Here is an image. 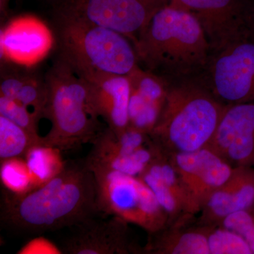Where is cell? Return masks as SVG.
<instances>
[{"instance_id":"cell-20","label":"cell","mask_w":254,"mask_h":254,"mask_svg":"<svg viewBox=\"0 0 254 254\" xmlns=\"http://www.w3.org/2000/svg\"><path fill=\"white\" fill-rule=\"evenodd\" d=\"M43 137L35 136L0 115V160L1 163L26 156L31 148L42 146Z\"/></svg>"},{"instance_id":"cell-23","label":"cell","mask_w":254,"mask_h":254,"mask_svg":"<svg viewBox=\"0 0 254 254\" xmlns=\"http://www.w3.org/2000/svg\"><path fill=\"white\" fill-rule=\"evenodd\" d=\"M220 225L243 237L254 254V207L229 215Z\"/></svg>"},{"instance_id":"cell-7","label":"cell","mask_w":254,"mask_h":254,"mask_svg":"<svg viewBox=\"0 0 254 254\" xmlns=\"http://www.w3.org/2000/svg\"><path fill=\"white\" fill-rule=\"evenodd\" d=\"M226 105L254 102V33L211 55L198 76Z\"/></svg>"},{"instance_id":"cell-13","label":"cell","mask_w":254,"mask_h":254,"mask_svg":"<svg viewBox=\"0 0 254 254\" xmlns=\"http://www.w3.org/2000/svg\"><path fill=\"white\" fill-rule=\"evenodd\" d=\"M208 146L232 166L254 169V102L229 105Z\"/></svg>"},{"instance_id":"cell-1","label":"cell","mask_w":254,"mask_h":254,"mask_svg":"<svg viewBox=\"0 0 254 254\" xmlns=\"http://www.w3.org/2000/svg\"><path fill=\"white\" fill-rule=\"evenodd\" d=\"M98 213L96 181L86 159L64 164L35 190L4 188L1 193L0 222L15 235L34 236L68 229Z\"/></svg>"},{"instance_id":"cell-9","label":"cell","mask_w":254,"mask_h":254,"mask_svg":"<svg viewBox=\"0 0 254 254\" xmlns=\"http://www.w3.org/2000/svg\"><path fill=\"white\" fill-rule=\"evenodd\" d=\"M168 4L169 0H66L54 9L118 31L134 44L153 15Z\"/></svg>"},{"instance_id":"cell-15","label":"cell","mask_w":254,"mask_h":254,"mask_svg":"<svg viewBox=\"0 0 254 254\" xmlns=\"http://www.w3.org/2000/svg\"><path fill=\"white\" fill-rule=\"evenodd\" d=\"M254 207V169L235 167L231 176L210 195L198 225H220L229 215Z\"/></svg>"},{"instance_id":"cell-22","label":"cell","mask_w":254,"mask_h":254,"mask_svg":"<svg viewBox=\"0 0 254 254\" xmlns=\"http://www.w3.org/2000/svg\"><path fill=\"white\" fill-rule=\"evenodd\" d=\"M0 115L7 118L33 136H40L38 131L39 118L19 102L0 96Z\"/></svg>"},{"instance_id":"cell-18","label":"cell","mask_w":254,"mask_h":254,"mask_svg":"<svg viewBox=\"0 0 254 254\" xmlns=\"http://www.w3.org/2000/svg\"><path fill=\"white\" fill-rule=\"evenodd\" d=\"M0 96L24 105L41 120L46 117L48 100L46 78L6 65L1 70Z\"/></svg>"},{"instance_id":"cell-26","label":"cell","mask_w":254,"mask_h":254,"mask_svg":"<svg viewBox=\"0 0 254 254\" xmlns=\"http://www.w3.org/2000/svg\"></svg>"},{"instance_id":"cell-5","label":"cell","mask_w":254,"mask_h":254,"mask_svg":"<svg viewBox=\"0 0 254 254\" xmlns=\"http://www.w3.org/2000/svg\"><path fill=\"white\" fill-rule=\"evenodd\" d=\"M48 91L46 117L51 128L42 146L63 151L92 143L105 128L90 109L86 81L58 58L46 76Z\"/></svg>"},{"instance_id":"cell-25","label":"cell","mask_w":254,"mask_h":254,"mask_svg":"<svg viewBox=\"0 0 254 254\" xmlns=\"http://www.w3.org/2000/svg\"><path fill=\"white\" fill-rule=\"evenodd\" d=\"M47 1L53 5V7L56 8L60 4H63V2H64L66 0H47Z\"/></svg>"},{"instance_id":"cell-4","label":"cell","mask_w":254,"mask_h":254,"mask_svg":"<svg viewBox=\"0 0 254 254\" xmlns=\"http://www.w3.org/2000/svg\"><path fill=\"white\" fill-rule=\"evenodd\" d=\"M55 13L60 58L83 80L128 76L139 65L134 46L125 35L71 15Z\"/></svg>"},{"instance_id":"cell-3","label":"cell","mask_w":254,"mask_h":254,"mask_svg":"<svg viewBox=\"0 0 254 254\" xmlns=\"http://www.w3.org/2000/svg\"><path fill=\"white\" fill-rule=\"evenodd\" d=\"M227 106L198 77L167 83L165 104L150 136L166 154L204 148Z\"/></svg>"},{"instance_id":"cell-14","label":"cell","mask_w":254,"mask_h":254,"mask_svg":"<svg viewBox=\"0 0 254 254\" xmlns=\"http://www.w3.org/2000/svg\"><path fill=\"white\" fill-rule=\"evenodd\" d=\"M88 88V102L92 113L103 119L115 133L126 129L131 83L128 76H106L84 80Z\"/></svg>"},{"instance_id":"cell-16","label":"cell","mask_w":254,"mask_h":254,"mask_svg":"<svg viewBox=\"0 0 254 254\" xmlns=\"http://www.w3.org/2000/svg\"><path fill=\"white\" fill-rule=\"evenodd\" d=\"M139 177L168 215L169 225L193 215L186 192L165 153L155 158Z\"/></svg>"},{"instance_id":"cell-8","label":"cell","mask_w":254,"mask_h":254,"mask_svg":"<svg viewBox=\"0 0 254 254\" xmlns=\"http://www.w3.org/2000/svg\"><path fill=\"white\" fill-rule=\"evenodd\" d=\"M168 4L198 20L212 55L254 33V3L248 0H169Z\"/></svg>"},{"instance_id":"cell-11","label":"cell","mask_w":254,"mask_h":254,"mask_svg":"<svg viewBox=\"0 0 254 254\" xmlns=\"http://www.w3.org/2000/svg\"><path fill=\"white\" fill-rule=\"evenodd\" d=\"M167 155L186 192L193 215L200 213L210 195L230 178L235 168L208 146Z\"/></svg>"},{"instance_id":"cell-19","label":"cell","mask_w":254,"mask_h":254,"mask_svg":"<svg viewBox=\"0 0 254 254\" xmlns=\"http://www.w3.org/2000/svg\"><path fill=\"white\" fill-rule=\"evenodd\" d=\"M143 252L160 254H210L206 225L188 229L166 228L151 234Z\"/></svg>"},{"instance_id":"cell-17","label":"cell","mask_w":254,"mask_h":254,"mask_svg":"<svg viewBox=\"0 0 254 254\" xmlns=\"http://www.w3.org/2000/svg\"><path fill=\"white\" fill-rule=\"evenodd\" d=\"M49 31L33 18H21L1 31V55L16 63H28L43 56L49 48Z\"/></svg>"},{"instance_id":"cell-10","label":"cell","mask_w":254,"mask_h":254,"mask_svg":"<svg viewBox=\"0 0 254 254\" xmlns=\"http://www.w3.org/2000/svg\"><path fill=\"white\" fill-rule=\"evenodd\" d=\"M91 144L86 158L88 166L136 177L164 153L150 134L131 127L116 133L106 126Z\"/></svg>"},{"instance_id":"cell-12","label":"cell","mask_w":254,"mask_h":254,"mask_svg":"<svg viewBox=\"0 0 254 254\" xmlns=\"http://www.w3.org/2000/svg\"><path fill=\"white\" fill-rule=\"evenodd\" d=\"M128 223L115 215L98 213L68 227L61 250L68 254H127L143 252L133 243Z\"/></svg>"},{"instance_id":"cell-21","label":"cell","mask_w":254,"mask_h":254,"mask_svg":"<svg viewBox=\"0 0 254 254\" xmlns=\"http://www.w3.org/2000/svg\"><path fill=\"white\" fill-rule=\"evenodd\" d=\"M206 227L210 254H253L247 241L237 232L222 225Z\"/></svg>"},{"instance_id":"cell-6","label":"cell","mask_w":254,"mask_h":254,"mask_svg":"<svg viewBox=\"0 0 254 254\" xmlns=\"http://www.w3.org/2000/svg\"><path fill=\"white\" fill-rule=\"evenodd\" d=\"M88 167L95 175L100 213L119 217L150 235L168 226V215L139 177Z\"/></svg>"},{"instance_id":"cell-24","label":"cell","mask_w":254,"mask_h":254,"mask_svg":"<svg viewBox=\"0 0 254 254\" xmlns=\"http://www.w3.org/2000/svg\"><path fill=\"white\" fill-rule=\"evenodd\" d=\"M11 0H0V16L1 23L4 21L9 14V4Z\"/></svg>"},{"instance_id":"cell-2","label":"cell","mask_w":254,"mask_h":254,"mask_svg":"<svg viewBox=\"0 0 254 254\" xmlns=\"http://www.w3.org/2000/svg\"><path fill=\"white\" fill-rule=\"evenodd\" d=\"M133 46L138 64L166 83L198 77L212 55L198 20L169 4L153 15Z\"/></svg>"}]
</instances>
